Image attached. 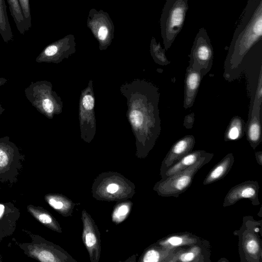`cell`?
Listing matches in <instances>:
<instances>
[{
  "label": "cell",
  "instance_id": "6da1fadb",
  "mask_svg": "<svg viewBox=\"0 0 262 262\" xmlns=\"http://www.w3.org/2000/svg\"><path fill=\"white\" fill-rule=\"evenodd\" d=\"M262 37V0H248L229 46L223 77L232 81L239 78L238 70L247 52Z\"/></svg>",
  "mask_w": 262,
  "mask_h": 262
},
{
  "label": "cell",
  "instance_id": "7a4b0ae2",
  "mask_svg": "<svg viewBox=\"0 0 262 262\" xmlns=\"http://www.w3.org/2000/svg\"><path fill=\"white\" fill-rule=\"evenodd\" d=\"M139 88V109L130 113L129 119L140 137L142 155L145 157L155 145L161 132L158 107L160 93L158 88L146 81H141Z\"/></svg>",
  "mask_w": 262,
  "mask_h": 262
},
{
  "label": "cell",
  "instance_id": "3957f363",
  "mask_svg": "<svg viewBox=\"0 0 262 262\" xmlns=\"http://www.w3.org/2000/svg\"><path fill=\"white\" fill-rule=\"evenodd\" d=\"M262 220L256 221L252 216H245L242 226L233 232L238 237V253L241 262H261Z\"/></svg>",
  "mask_w": 262,
  "mask_h": 262
},
{
  "label": "cell",
  "instance_id": "277c9868",
  "mask_svg": "<svg viewBox=\"0 0 262 262\" xmlns=\"http://www.w3.org/2000/svg\"><path fill=\"white\" fill-rule=\"evenodd\" d=\"M188 0H166L160 19L161 34L165 51L172 45L181 32L188 10Z\"/></svg>",
  "mask_w": 262,
  "mask_h": 262
},
{
  "label": "cell",
  "instance_id": "5b68a950",
  "mask_svg": "<svg viewBox=\"0 0 262 262\" xmlns=\"http://www.w3.org/2000/svg\"><path fill=\"white\" fill-rule=\"evenodd\" d=\"M213 157V154L208 152L198 162L187 169L160 180L154 187L158 194L163 197L178 198L186 191L191 185L193 178L204 165L209 163Z\"/></svg>",
  "mask_w": 262,
  "mask_h": 262
},
{
  "label": "cell",
  "instance_id": "8992f818",
  "mask_svg": "<svg viewBox=\"0 0 262 262\" xmlns=\"http://www.w3.org/2000/svg\"><path fill=\"white\" fill-rule=\"evenodd\" d=\"M188 56V66L199 72L203 77L210 71L213 64V49L204 28L199 29Z\"/></svg>",
  "mask_w": 262,
  "mask_h": 262
},
{
  "label": "cell",
  "instance_id": "52a82bcc",
  "mask_svg": "<svg viewBox=\"0 0 262 262\" xmlns=\"http://www.w3.org/2000/svg\"><path fill=\"white\" fill-rule=\"evenodd\" d=\"M26 97L41 114L51 118L56 110L50 83L45 80L32 82L24 90Z\"/></svg>",
  "mask_w": 262,
  "mask_h": 262
},
{
  "label": "cell",
  "instance_id": "ba28073f",
  "mask_svg": "<svg viewBox=\"0 0 262 262\" xmlns=\"http://www.w3.org/2000/svg\"><path fill=\"white\" fill-rule=\"evenodd\" d=\"M209 241L202 239L190 246L177 248L168 262H211Z\"/></svg>",
  "mask_w": 262,
  "mask_h": 262
},
{
  "label": "cell",
  "instance_id": "9c48e42d",
  "mask_svg": "<svg viewBox=\"0 0 262 262\" xmlns=\"http://www.w3.org/2000/svg\"><path fill=\"white\" fill-rule=\"evenodd\" d=\"M259 185L257 181L247 180L232 187L224 200L223 206L228 207L244 199L251 201L253 205H260L258 198Z\"/></svg>",
  "mask_w": 262,
  "mask_h": 262
},
{
  "label": "cell",
  "instance_id": "30bf717a",
  "mask_svg": "<svg viewBox=\"0 0 262 262\" xmlns=\"http://www.w3.org/2000/svg\"><path fill=\"white\" fill-rule=\"evenodd\" d=\"M195 143L192 135H186L177 141L163 160L160 168V176L184 156L192 151Z\"/></svg>",
  "mask_w": 262,
  "mask_h": 262
},
{
  "label": "cell",
  "instance_id": "8fae6325",
  "mask_svg": "<svg viewBox=\"0 0 262 262\" xmlns=\"http://www.w3.org/2000/svg\"><path fill=\"white\" fill-rule=\"evenodd\" d=\"M85 210L82 211L83 223V241L92 261H98L99 258L100 240L98 230L93 220Z\"/></svg>",
  "mask_w": 262,
  "mask_h": 262
},
{
  "label": "cell",
  "instance_id": "7c38bea8",
  "mask_svg": "<svg viewBox=\"0 0 262 262\" xmlns=\"http://www.w3.org/2000/svg\"><path fill=\"white\" fill-rule=\"evenodd\" d=\"M203 77L198 71L188 66L185 77L183 106L185 109L194 104Z\"/></svg>",
  "mask_w": 262,
  "mask_h": 262
},
{
  "label": "cell",
  "instance_id": "4fadbf2b",
  "mask_svg": "<svg viewBox=\"0 0 262 262\" xmlns=\"http://www.w3.org/2000/svg\"><path fill=\"white\" fill-rule=\"evenodd\" d=\"M203 238L189 232L170 234L158 240L155 244L162 247L176 249L195 244Z\"/></svg>",
  "mask_w": 262,
  "mask_h": 262
},
{
  "label": "cell",
  "instance_id": "5bb4252c",
  "mask_svg": "<svg viewBox=\"0 0 262 262\" xmlns=\"http://www.w3.org/2000/svg\"><path fill=\"white\" fill-rule=\"evenodd\" d=\"M234 162L232 153L226 155L208 173L203 184L207 185L215 183L224 178L231 169Z\"/></svg>",
  "mask_w": 262,
  "mask_h": 262
},
{
  "label": "cell",
  "instance_id": "9a60e30c",
  "mask_svg": "<svg viewBox=\"0 0 262 262\" xmlns=\"http://www.w3.org/2000/svg\"><path fill=\"white\" fill-rule=\"evenodd\" d=\"M208 153V152L203 150H196L191 151L166 170L161 176V180H164L171 175L187 169L198 162L207 155Z\"/></svg>",
  "mask_w": 262,
  "mask_h": 262
},
{
  "label": "cell",
  "instance_id": "2e32d148",
  "mask_svg": "<svg viewBox=\"0 0 262 262\" xmlns=\"http://www.w3.org/2000/svg\"><path fill=\"white\" fill-rule=\"evenodd\" d=\"M20 157L16 145L8 136L0 137V168H6Z\"/></svg>",
  "mask_w": 262,
  "mask_h": 262
},
{
  "label": "cell",
  "instance_id": "e0dca14e",
  "mask_svg": "<svg viewBox=\"0 0 262 262\" xmlns=\"http://www.w3.org/2000/svg\"><path fill=\"white\" fill-rule=\"evenodd\" d=\"M245 131L250 146L253 149H255L262 140L260 114H253L248 117Z\"/></svg>",
  "mask_w": 262,
  "mask_h": 262
},
{
  "label": "cell",
  "instance_id": "ac0fdd59",
  "mask_svg": "<svg viewBox=\"0 0 262 262\" xmlns=\"http://www.w3.org/2000/svg\"><path fill=\"white\" fill-rule=\"evenodd\" d=\"M175 249H168L156 244L151 245L142 257L144 262H168Z\"/></svg>",
  "mask_w": 262,
  "mask_h": 262
},
{
  "label": "cell",
  "instance_id": "d6986e66",
  "mask_svg": "<svg viewBox=\"0 0 262 262\" xmlns=\"http://www.w3.org/2000/svg\"><path fill=\"white\" fill-rule=\"evenodd\" d=\"M246 124L244 120L238 116L233 117L225 133V141H232L242 138L245 132Z\"/></svg>",
  "mask_w": 262,
  "mask_h": 262
},
{
  "label": "cell",
  "instance_id": "ffe728a7",
  "mask_svg": "<svg viewBox=\"0 0 262 262\" xmlns=\"http://www.w3.org/2000/svg\"><path fill=\"white\" fill-rule=\"evenodd\" d=\"M6 8L5 0H0V34L4 42L8 43L13 40V34Z\"/></svg>",
  "mask_w": 262,
  "mask_h": 262
},
{
  "label": "cell",
  "instance_id": "44dd1931",
  "mask_svg": "<svg viewBox=\"0 0 262 262\" xmlns=\"http://www.w3.org/2000/svg\"><path fill=\"white\" fill-rule=\"evenodd\" d=\"M11 16L16 27L21 34L27 31L24 16L18 0H7Z\"/></svg>",
  "mask_w": 262,
  "mask_h": 262
},
{
  "label": "cell",
  "instance_id": "7402d4cb",
  "mask_svg": "<svg viewBox=\"0 0 262 262\" xmlns=\"http://www.w3.org/2000/svg\"><path fill=\"white\" fill-rule=\"evenodd\" d=\"M28 210L40 223L53 230L59 231L56 221L48 212L32 206H29Z\"/></svg>",
  "mask_w": 262,
  "mask_h": 262
},
{
  "label": "cell",
  "instance_id": "603a6c76",
  "mask_svg": "<svg viewBox=\"0 0 262 262\" xmlns=\"http://www.w3.org/2000/svg\"><path fill=\"white\" fill-rule=\"evenodd\" d=\"M30 253L38 260L44 262L61 261L53 250L39 246H34L31 249Z\"/></svg>",
  "mask_w": 262,
  "mask_h": 262
},
{
  "label": "cell",
  "instance_id": "cb8c5ba5",
  "mask_svg": "<svg viewBox=\"0 0 262 262\" xmlns=\"http://www.w3.org/2000/svg\"><path fill=\"white\" fill-rule=\"evenodd\" d=\"M262 102V71L259 74L257 87L254 99L250 104L249 116L256 114H260Z\"/></svg>",
  "mask_w": 262,
  "mask_h": 262
},
{
  "label": "cell",
  "instance_id": "d4e9b609",
  "mask_svg": "<svg viewBox=\"0 0 262 262\" xmlns=\"http://www.w3.org/2000/svg\"><path fill=\"white\" fill-rule=\"evenodd\" d=\"M46 200L51 207L60 212H65L71 207V202L63 196L49 195L46 196Z\"/></svg>",
  "mask_w": 262,
  "mask_h": 262
},
{
  "label": "cell",
  "instance_id": "484cf974",
  "mask_svg": "<svg viewBox=\"0 0 262 262\" xmlns=\"http://www.w3.org/2000/svg\"><path fill=\"white\" fill-rule=\"evenodd\" d=\"M151 52L155 62L161 66H167L170 61L165 55V50L162 49L160 43H157L154 38L151 44Z\"/></svg>",
  "mask_w": 262,
  "mask_h": 262
},
{
  "label": "cell",
  "instance_id": "4316f807",
  "mask_svg": "<svg viewBox=\"0 0 262 262\" xmlns=\"http://www.w3.org/2000/svg\"><path fill=\"white\" fill-rule=\"evenodd\" d=\"M130 210L129 203H122L118 205L113 211L112 220L116 223L122 222L127 216Z\"/></svg>",
  "mask_w": 262,
  "mask_h": 262
},
{
  "label": "cell",
  "instance_id": "83f0119b",
  "mask_svg": "<svg viewBox=\"0 0 262 262\" xmlns=\"http://www.w3.org/2000/svg\"><path fill=\"white\" fill-rule=\"evenodd\" d=\"M18 1L24 16L27 29L28 31L32 26L30 0H18Z\"/></svg>",
  "mask_w": 262,
  "mask_h": 262
},
{
  "label": "cell",
  "instance_id": "f1b7e54d",
  "mask_svg": "<svg viewBox=\"0 0 262 262\" xmlns=\"http://www.w3.org/2000/svg\"><path fill=\"white\" fill-rule=\"evenodd\" d=\"M84 107L87 110H92L94 107V100L93 97L90 95H85L82 99Z\"/></svg>",
  "mask_w": 262,
  "mask_h": 262
},
{
  "label": "cell",
  "instance_id": "f546056e",
  "mask_svg": "<svg viewBox=\"0 0 262 262\" xmlns=\"http://www.w3.org/2000/svg\"><path fill=\"white\" fill-rule=\"evenodd\" d=\"M193 116V113H191L185 117L184 122V125L186 127V128H189V125H190L191 128L192 127L194 120Z\"/></svg>",
  "mask_w": 262,
  "mask_h": 262
},
{
  "label": "cell",
  "instance_id": "4dcf8cb0",
  "mask_svg": "<svg viewBox=\"0 0 262 262\" xmlns=\"http://www.w3.org/2000/svg\"><path fill=\"white\" fill-rule=\"evenodd\" d=\"M119 189V186L115 183H111L106 186V191L111 194L116 193Z\"/></svg>",
  "mask_w": 262,
  "mask_h": 262
},
{
  "label": "cell",
  "instance_id": "1f68e13d",
  "mask_svg": "<svg viewBox=\"0 0 262 262\" xmlns=\"http://www.w3.org/2000/svg\"><path fill=\"white\" fill-rule=\"evenodd\" d=\"M98 37L101 40H104L108 35V30L105 27H101L98 31Z\"/></svg>",
  "mask_w": 262,
  "mask_h": 262
},
{
  "label": "cell",
  "instance_id": "d6a6232c",
  "mask_svg": "<svg viewBox=\"0 0 262 262\" xmlns=\"http://www.w3.org/2000/svg\"><path fill=\"white\" fill-rule=\"evenodd\" d=\"M255 159L257 163L259 165H262V151H255Z\"/></svg>",
  "mask_w": 262,
  "mask_h": 262
},
{
  "label": "cell",
  "instance_id": "836d02e7",
  "mask_svg": "<svg viewBox=\"0 0 262 262\" xmlns=\"http://www.w3.org/2000/svg\"><path fill=\"white\" fill-rule=\"evenodd\" d=\"M7 81L8 80L7 79L0 77V86L4 85Z\"/></svg>",
  "mask_w": 262,
  "mask_h": 262
},
{
  "label": "cell",
  "instance_id": "e575fe53",
  "mask_svg": "<svg viewBox=\"0 0 262 262\" xmlns=\"http://www.w3.org/2000/svg\"><path fill=\"white\" fill-rule=\"evenodd\" d=\"M5 211V206L0 204V218L2 216Z\"/></svg>",
  "mask_w": 262,
  "mask_h": 262
},
{
  "label": "cell",
  "instance_id": "d590c367",
  "mask_svg": "<svg viewBox=\"0 0 262 262\" xmlns=\"http://www.w3.org/2000/svg\"><path fill=\"white\" fill-rule=\"evenodd\" d=\"M218 262H228V260H227L226 258L223 257L220 259L218 261Z\"/></svg>",
  "mask_w": 262,
  "mask_h": 262
},
{
  "label": "cell",
  "instance_id": "8d00e7d4",
  "mask_svg": "<svg viewBox=\"0 0 262 262\" xmlns=\"http://www.w3.org/2000/svg\"><path fill=\"white\" fill-rule=\"evenodd\" d=\"M4 111L5 108L3 107L2 104L0 103V115L2 114Z\"/></svg>",
  "mask_w": 262,
  "mask_h": 262
},
{
  "label": "cell",
  "instance_id": "74e56055",
  "mask_svg": "<svg viewBox=\"0 0 262 262\" xmlns=\"http://www.w3.org/2000/svg\"><path fill=\"white\" fill-rule=\"evenodd\" d=\"M261 207H260V210H259V213L257 214L258 215H259L260 217H261L262 215H261Z\"/></svg>",
  "mask_w": 262,
  "mask_h": 262
}]
</instances>
